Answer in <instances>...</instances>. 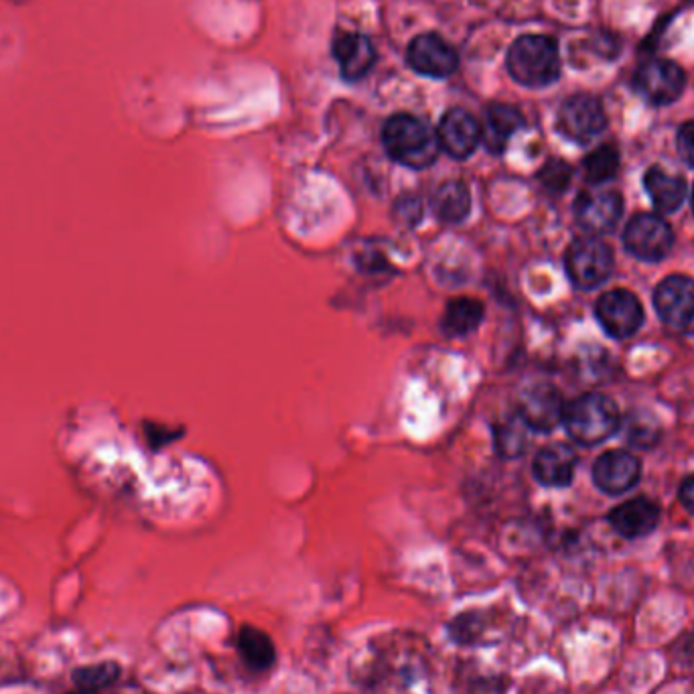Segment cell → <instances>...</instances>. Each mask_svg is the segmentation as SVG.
<instances>
[{"label": "cell", "instance_id": "obj_1", "mask_svg": "<svg viewBox=\"0 0 694 694\" xmlns=\"http://www.w3.org/2000/svg\"><path fill=\"white\" fill-rule=\"evenodd\" d=\"M384 149L393 161L423 171L439 157V139L430 128L413 115H394L383 128Z\"/></svg>", "mask_w": 694, "mask_h": 694}, {"label": "cell", "instance_id": "obj_2", "mask_svg": "<svg viewBox=\"0 0 694 694\" xmlns=\"http://www.w3.org/2000/svg\"><path fill=\"white\" fill-rule=\"evenodd\" d=\"M506 66L512 80L524 88H548L561 76L558 46L553 37H518L509 47Z\"/></svg>", "mask_w": 694, "mask_h": 694}, {"label": "cell", "instance_id": "obj_3", "mask_svg": "<svg viewBox=\"0 0 694 694\" xmlns=\"http://www.w3.org/2000/svg\"><path fill=\"white\" fill-rule=\"evenodd\" d=\"M563 423L578 445L595 447L614 437L619 428L617 405L605 394L589 393L565 405Z\"/></svg>", "mask_w": 694, "mask_h": 694}, {"label": "cell", "instance_id": "obj_4", "mask_svg": "<svg viewBox=\"0 0 694 694\" xmlns=\"http://www.w3.org/2000/svg\"><path fill=\"white\" fill-rule=\"evenodd\" d=\"M565 265L577 289L593 290L612 278L615 258L612 248L597 236H581L568 246Z\"/></svg>", "mask_w": 694, "mask_h": 694}, {"label": "cell", "instance_id": "obj_5", "mask_svg": "<svg viewBox=\"0 0 694 694\" xmlns=\"http://www.w3.org/2000/svg\"><path fill=\"white\" fill-rule=\"evenodd\" d=\"M605 127L607 116L603 112L602 102L587 93L571 96L556 116L558 132L577 145H589L591 140L602 135Z\"/></svg>", "mask_w": 694, "mask_h": 694}, {"label": "cell", "instance_id": "obj_6", "mask_svg": "<svg viewBox=\"0 0 694 694\" xmlns=\"http://www.w3.org/2000/svg\"><path fill=\"white\" fill-rule=\"evenodd\" d=\"M624 244L629 255L644 262H660L671 255L674 231L671 224L654 214H640L625 226Z\"/></svg>", "mask_w": 694, "mask_h": 694}, {"label": "cell", "instance_id": "obj_7", "mask_svg": "<svg viewBox=\"0 0 694 694\" xmlns=\"http://www.w3.org/2000/svg\"><path fill=\"white\" fill-rule=\"evenodd\" d=\"M597 321L607 336L615 339L636 336L644 325V307L634 293L625 289H614L602 295L595 305Z\"/></svg>", "mask_w": 694, "mask_h": 694}, {"label": "cell", "instance_id": "obj_8", "mask_svg": "<svg viewBox=\"0 0 694 694\" xmlns=\"http://www.w3.org/2000/svg\"><path fill=\"white\" fill-rule=\"evenodd\" d=\"M634 86H636V92L648 105L666 106L676 102L683 96L686 76L672 61L652 59L637 70Z\"/></svg>", "mask_w": 694, "mask_h": 694}, {"label": "cell", "instance_id": "obj_9", "mask_svg": "<svg viewBox=\"0 0 694 694\" xmlns=\"http://www.w3.org/2000/svg\"><path fill=\"white\" fill-rule=\"evenodd\" d=\"M624 214V197L614 189L583 191L575 204L578 226L593 236H603L617 228Z\"/></svg>", "mask_w": 694, "mask_h": 694}, {"label": "cell", "instance_id": "obj_10", "mask_svg": "<svg viewBox=\"0 0 694 694\" xmlns=\"http://www.w3.org/2000/svg\"><path fill=\"white\" fill-rule=\"evenodd\" d=\"M406 61L420 76L437 80L449 78L459 68L457 51L435 33L415 37L406 51Z\"/></svg>", "mask_w": 694, "mask_h": 694}, {"label": "cell", "instance_id": "obj_11", "mask_svg": "<svg viewBox=\"0 0 694 694\" xmlns=\"http://www.w3.org/2000/svg\"><path fill=\"white\" fill-rule=\"evenodd\" d=\"M518 417L524 425L538 433L555 430L565 417V403L563 396L551 384H534L526 388L520 396Z\"/></svg>", "mask_w": 694, "mask_h": 694}, {"label": "cell", "instance_id": "obj_12", "mask_svg": "<svg viewBox=\"0 0 694 694\" xmlns=\"http://www.w3.org/2000/svg\"><path fill=\"white\" fill-rule=\"evenodd\" d=\"M654 307L660 319L671 327H686L694 321V278L672 275L654 290Z\"/></svg>", "mask_w": 694, "mask_h": 694}, {"label": "cell", "instance_id": "obj_13", "mask_svg": "<svg viewBox=\"0 0 694 694\" xmlns=\"http://www.w3.org/2000/svg\"><path fill=\"white\" fill-rule=\"evenodd\" d=\"M437 139L440 149L452 159L465 161L477 151L482 142V127L469 112H465L462 108H453L440 118Z\"/></svg>", "mask_w": 694, "mask_h": 694}, {"label": "cell", "instance_id": "obj_14", "mask_svg": "<svg viewBox=\"0 0 694 694\" xmlns=\"http://www.w3.org/2000/svg\"><path fill=\"white\" fill-rule=\"evenodd\" d=\"M642 465L632 453L615 449L603 453L593 465V482L603 494L619 496L629 492L640 482Z\"/></svg>", "mask_w": 694, "mask_h": 694}, {"label": "cell", "instance_id": "obj_15", "mask_svg": "<svg viewBox=\"0 0 694 694\" xmlns=\"http://www.w3.org/2000/svg\"><path fill=\"white\" fill-rule=\"evenodd\" d=\"M334 58L339 63L341 78L358 81L370 73L376 63V49L361 33H341L334 41Z\"/></svg>", "mask_w": 694, "mask_h": 694}, {"label": "cell", "instance_id": "obj_16", "mask_svg": "<svg viewBox=\"0 0 694 694\" xmlns=\"http://www.w3.org/2000/svg\"><path fill=\"white\" fill-rule=\"evenodd\" d=\"M660 506L648 498L629 499L609 512V524L624 538H642L656 531Z\"/></svg>", "mask_w": 694, "mask_h": 694}, {"label": "cell", "instance_id": "obj_17", "mask_svg": "<svg viewBox=\"0 0 694 694\" xmlns=\"http://www.w3.org/2000/svg\"><path fill=\"white\" fill-rule=\"evenodd\" d=\"M577 455L568 445H548L534 457L533 474L543 486L565 487L573 482Z\"/></svg>", "mask_w": 694, "mask_h": 694}, {"label": "cell", "instance_id": "obj_18", "mask_svg": "<svg viewBox=\"0 0 694 694\" xmlns=\"http://www.w3.org/2000/svg\"><path fill=\"white\" fill-rule=\"evenodd\" d=\"M520 128H524V116L520 115V110L514 106L496 102L487 106L482 140L486 142L487 151L499 155Z\"/></svg>", "mask_w": 694, "mask_h": 694}, {"label": "cell", "instance_id": "obj_19", "mask_svg": "<svg viewBox=\"0 0 694 694\" xmlns=\"http://www.w3.org/2000/svg\"><path fill=\"white\" fill-rule=\"evenodd\" d=\"M650 199L662 214L678 211L686 199V181L678 175L666 174L660 167H652L644 177Z\"/></svg>", "mask_w": 694, "mask_h": 694}, {"label": "cell", "instance_id": "obj_20", "mask_svg": "<svg viewBox=\"0 0 694 694\" xmlns=\"http://www.w3.org/2000/svg\"><path fill=\"white\" fill-rule=\"evenodd\" d=\"M484 321V305L472 297L453 299L443 313V334L449 337H462L474 334Z\"/></svg>", "mask_w": 694, "mask_h": 694}, {"label": "cell", "instance_id": "obj_21", "mask_svg": "<svg viewBox=\"0 0 694 694\" xmlns=\"http://www.w3.org/2000/svg\"><path fill=\"white\" fill-rule=\"evenodd\" d=\"M435 216L445 224H462L472 211V191L463 181H447L433 197Z\"/></svg>", "mask_w": 694, "mask_h": 694}, {"label": "cell", "instance_id": "obj_22", "mask_svg": "<svg viewBox=\"0 0 694 694\" xmlns=\"http://www.w3.org/2000/svg\"><path fill=\"white\" fill-rule=\"evenodd\" d=\"M238 650L242 654L244 662L252 668V671H267L277 658L275 644L270 636L265 632L244 625L240 636H238Z\"/></svg>", "mask_w": 694, "mask_h": 694}, {"label": "cell", "instance_id": "obj_23", "mask_svg": "<svg viewBox=\"0 0 694 694\" xmlns=\"http://www.w3.org/2000/svg\"><path fill=\"white\" fill-rule=\"evenodd\" d=\"M619 169V152L612 145H603L583 161V174L591 186L612 181Z\"/></svg>", "mask_w": 694, "mask_h": 694}, {"label": "cell", "instance_id": "obj_24", "mask_svg": "<svg viewBox=\"0 0 694 694\" xmlns=\"http://www.w3.org/2000/svg\"><path fill=\"white\" fill-rule=\"evenodd\" d=\"M625 440L632 443L634 447L640 449H648L654 447L660 439L658 423L654 420L652 415H640L634 413L625 420Z\"/></svg>", "mask_w": 694, "mask_h": 694}, {"label": "cell", "instance_id": "obj_25", "mask_svg": "<svg viewBox=\"0 0 694 694\" xmlns=\"http://www.w3.org/2000/svg\"><path fill=\"white\" fill-rule=\"evenodd\" d=\"M526 428L520 417L509 418L506 425L496 428V445L504 457H518L524 452Z\"/></svg>", "mask_w": 694, "mask_h": 694}, {"label": "cell", "instance_id": "obj_26", "mask_svg": "<svg viewBox=\"0 0 694 694\" xmlns=\"http://www.w3.org/2000/svg\"><path fill=\"white\" fill-rule=\"evenodd\" d=\"M120 674V668L116 666L115 662H102V664H96V666H86L80 668L73 674L76 683L80 686L81 691H98V688H105L115 683Z\"/></svg>", "mask_w": 694, "mask_h": 694}, {"label": "cell", "instance_id": "obj_27", "mask_svg": "<svg viewBox=\"0 0 694 694\" xmlns=\"http://www.w3.org/2000/svg\"><path fill=\"white\" fill-rule=\"evenodd\" d=\"M571 167H568L567 162L563 161H548L543 167V171H541V181H543L544 187H548V189H553V191H563V189H567L568 181H571Z\"/></svg>", "mask_w": 694, "mask_h": 694}, {"label": "cell", "instance_id": "obj_28", "mask_svg": "<svg viewBox=\"0 0 694 694\" xmlns=\"http://www.w3.org/2000/svg\"><path fill=\"white\" fill-rule=\"evenodd\" d=\"M676 147H678L681 159L694 169V120L684 122L683 127L678 128Z\"/></svg>", "mask_w": 694, "mask_h": 694}, {"label": "cell", "instance_id": "obj_29", "mask_svg": "<svg viewBox=\"0 0 694 694\" xmlns=\"http://www.w3.org/2000/svg\"><path fill=\"white\" fill-rule=\"evenodd\" d=\"M678 499L684 508L694 514V475L684 479L683 486L678 489Z\"/></svg>", "mask_w": 694, "mask_h": 694}, {"label": "cell", "instance_id": "obj_30", "mask_svg": "<svg viewBox=\"0 0 694 694\" xmlns=\"http://www.w3.org/2000/svg\"><path fill=\"white\" fill-rule=\"evenodd\" d=\"M71 694H93L92 691H78V693H71Z\"/></svg>", "mask_w": 694, "mask_h": 694}, {"label": "cell", "instance_id": "obj_31", "mask_svg": "<svg viewBox=\"0 0 694 694\" xmlns=\"http://www.w3.org/2000/svg\"><path fill=\"white\" fill-rule=\"evenodd\" d=\"M693 208H694V194H693Z\"/></svg>", "mask_w": 694, "mask_h": 694}]
</instances>
